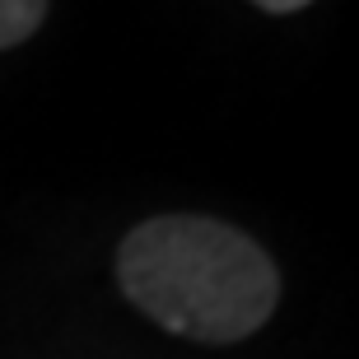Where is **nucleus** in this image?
<instances>
[{
  "label": "nucleus",
  "instance_id": "obj_1",
  "mask_svg": "<svg viewBox=\"0 0 359 359\" xmlns=\"http://www.w3.org/2000/svg\"><path fill=\"white\" fill-rule=\"evenodd\" d=\"M117 285L154 327L233 346L262 332L280 304V271L266 248L205 215H154L117 248Z\"/></svg>",
  "mask_w": 359,
  "mask_h": 359
},
{
  "label": "nucleus",
  "instance_id": "obj_2",
  "mask_svg": "<svg viewBox=\"0 0 359 359\" xmlns=\"http://www.w3.org/2000/svg\"><path fill=\"white\" fill-rule=\"evenodd\" d=\"M47 5L52 0H0V52L33 38L47 19Z\"/></svg>",
  "mask_w": 359,
  "mask_h": 359
},
{
  "label": "nucleus",
  "instance_id": "obj_3",
  "mask_svg": "<svg viewBox=\"0 0 359 359\" xmlns=\"http://www.w3.org/2000/svg\"><path fill=\"white\" fill-rule=\"evenodd\" d=\"M252 5L266 14H294V10H304V5H313V0H252Z\"/></svg>",
  "mask_w": 359,
  "mask_h": 359
}]
</instances>
